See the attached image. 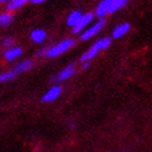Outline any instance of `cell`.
I'll list each match as a JSON object with an SVG mask.
<instances>
[{
  "mask_svg": "<svg viewBox=\"0 0 152 152\" xmlns=\"http://www.w3.org/2000/svg\"><path fill=\"white\" fill-rule=\"evenodd\" d=\"M18 76V72L15 70H11L8 72H4V74H0V82H5V81H10L12 79H15Z\"/></svg>",
  "mask_w": 152,
  "mask_h": 152,
  "instance_id": "obj_16",
  "label": "cell"
},
{
  "mask_svg": "<svg viewBox=\"0 0 152 152\" xmlns=\"http://www.w3.org/2000/svg\"><path fill=\"white\" fill-rule=\"evenodd\" d=\"M21 54H23L21 48H19V46H12V48H9V49L5 50V53H4V59H5L6 61L10 62V61H14L15 59H18Z\"/></svg>",
  "mask_w": 152,
  "mask_h": 152,
  "instance_id": "obj_7",
  "label": "cell"
},
{
  "mask_svg": "<svg viewBox=\"0 0 152 152\" xmlns=\"http://www.w3.org/2000/svg\"><path fill=\"white\" fill-rule=\"evenodd\" d=\"M75 72V65L74 64H70L67 65L66 67H64L62 70L60 71V74L55 77V81H64V80H67L69 77H71Z\"/></svg>",
  "mask_w": 152,
  "mask_h": 152,
  "instance_id": "obj_8",
  "label": "cell"
},
{
  "mask_svg": "<svg viewBox=\"0 0 152 152\" xmlns=\"http://www.w3.org/2000/svg\"><path fill=\"white\" fill-rule=\"evenodd\" d=\"M12 15L10 12H4V14H0V28H5L9 26L12 21Z\"/></svg>",
  "mask_w": 152,
  "mask_h": 152,
  "instance_id": "obj_14",
  "label": "cell"
},
{
  "mask_svg": "<svg viewBox=\"0 0 152 152\" xmlns=\"http://www.w3.org/2000/svg\"><path fill=\"white\" fill-rule=\"evenodd\" d=\"M60 94H61V87L59 85H55L51 88H49V91H46V94L41 97V101L42 102H53L60 96Z\"/></svg>",
  "mask_w": 152,
  "mask_h": 152,
  "instance_id": "obj_5",
  "label": "cell"
},
{
  "mask_svg": "<svg viewBox=\"0 0 152 152\" xmlns=\"http://www.w3.org/2000/svg\"><path fill=\"white\" fill-rule=\"evenodd\" d=\"M29 1H31L33 4H41L44 1H46V0H29Z\"/></svg>",
  "mask_w": 152,
  "mask_h": 152,
  "instance_id": "obj_19",
  "label": "cell"
},
{
  "mask_svg": "<svg viewBox=\"0 0 152 152\" xmlns=\"http://www.w3.org/2000/svg\"><path fill=\"white\" fill-rule=\"evenodd\" d=\"M3 45H4L6 49L12 48V45H14V39H12V37H5L4 41H3Z\"/></svg>",
  "mask_w": 152,
  "mask_h": 152,
  "instance_id": "obj_17",
  "label": "cell"
},
{
  "mask_svg": "<svg viewBox=\"0 0 152 152\" xmlns=\"http://www.w3.org/2000/svg\"><path fill=\"white\" fill-rule=\"evenodd\" d=\"M5 1H8V0H0V3H5Z\"/></svg>",
  "mask_w": 152,
  "mask_h": 152,
  "instance_id": "obj_21",
  "label": "cell"
},
{
  "mask_svg": "<svg viewBox=\"0 0 152 152\" xmlns=\"http://www.w3.org/2000/svg\"><path fill=\"white\" fill-rule=\"evenodd\" d=\"M26 1H29V0H10V1L6 4V10L8 11H14V10H16L19 8H21V6Z\"/></svg>",
  "mask_w": 152,
  "mask_h": 152,
  "instance_id": "obj_13",
  "label": "cell"
},
{
  "mask_svg": "<svg viewBox=\"0 0 152 152\" xmlns=\"http://www.w3.org/2000/svg\"><path fill=\"white\" fill-rule=\"evenodd\" d=\"M92 20H94V14H92V12H86V14H84V15L81 16L80 21L72 28V30H74L72 33H74V34H79L80 31L84 30Z\"/></svg>",
  "mask_w": 152,
  "mask_h": 152,
  "instance_id": "obj_4",
  "label": "cell"
},
{
  "mask_svg": "<svg viewBox=\"0 0 152 152\" xmlns=\"http://www.w3.org/2000/svg\"><path fill=\"white\" fill-rule=\"evenodd\" d=\"M30 37H31V40H33L34 42L40 44V42H42L44 40L46 39V33L42 29H34L33 31H31Z\"/></svg>",
  "mask_w": 152,
  "mask_h": 152,
  "instance_id": "obj_10",
  "label": "cell"
},
{
  "mask_svg": "<svg viewBox=\"0 0 152 152\" xmlns=\"http://www.w3.org/2000/svg\"><path fill=\"white\" fill-rule=\"evenodd\" d=\"M110 44H111V37H105V39L97 40L84 55L81 56L80 61H82V62H88V61L92 60L95 56L99 54V51H101V50H105V49L109 48Z\"/></svg>",
  "mask_w": 152,
  "mask_h": 152,
  "instance_id": "obj_1",
  "label": "cell"
},
{
  "mask_svg": "<svg viewBox=\"0 0 152 152\" xmlns=\"http://www.w3.org/2000/svg\"><path fill=\"white\" fill-rule=\"evenodd\" d=\"M81 16H82V14L79 11V10H75V11H72L70 15L67 16V20H66V24L69 25V26H71V28H74L76 24H77L79 21H80V19H81Z\"/></svg>",
  "mask_w": 152,
  "mask_h": 152,
  "instance_id": "obj_11",
  "label": "cell"
},
{
  "mask_svg": "<svg viewBox=\"0 0 152 152\" xmlns=\"http://www.w3.org/2000/svg\"><path fill=\"white\" fill-rule=\"evenodd\" d=\"M129 30H130V24L129 23H124V24L118 25V26H116L115 29H113L112 37H113V39H118V37L124 36Z\"/></svg>",
  "mask_w": 152,
  "mask_h": 152,
  "instance_id": "obj_9",
  "label": "cell"
},
{
  "mask_svg": "<svg viewBox=\"0 0 152 152\" xmlns=\"http://www.w3.org/2000/svg\"><path fill=\"white\" fill-rule=\"evenodd\" d=\"M33 61L31 60H24V61H21L20 64H18L16 66H15V69L14 70L19 74V72H24V71H29L31 67H33Z\"/></svg>",
  "mask_w": 152,
  "mask_h": 152,
  "instance_id": "obj_12",
  "label": "cell"
},
{
  "mask_svg": "<svg viewBox=\"0 0 152 152\" xmlns=\"http://www.w3.org/2000/svg\"><path fill=\"white\" fill-rule=\"evenodd\" d=\"M127 0H111V6H110V14H113L118 9H121L122 6L126 5Z\"/></svg>",
  "mask_w": 152,
  "mask_h": 152,
  "instance_id": "obj_15",
  "label": "cell"
},
{
  "mask_svg": "<svg viewBox=\"0 0 152 152\" xmlns=\"http://www.w3.org/2000/svg\"><path fill=\"white\" fill-rule=\"evenodd\" d=\"M104 26H105V20H104V19H100L99 21H96V23L92 25V26H90L87 30H85L84 33L81 34V36H80L81 40H88V39H91V37L96 35L99 31L102 30Z\"/></svg>",
  "mask_w": 152,
  "mask_h": 152,
  "instance_id": "obj_3",
  "label": "cell"
},
{
  "mask_svg": "<svg viewBox=\"0 0 152 152\" xmlns=\"http://www.w3.org/2000/svg\"><path fill=\"white\" fill-rule=\"evenodd\" d=\"M90 66V62H82V70H86Z\"/></svg>",
  "mask_w": 152,
  "mask_h": 152,
  "instance_id": "obj_20",
  "label": "cell"
},
{
  "mask_svg": "<svg viewBox=\"0 0 152 152\" xmlns=\"http://www.w3.org/2000/svg\"><path fill=\"white\" fill-rule=\"evenodd\" d=\"M45 53H46V49H42V50H40V51L36 54V56H37V58H41V56L45 55Z\"/></svg>",
  "mask_w": 152,
  "mask_h": 152,
  "instance_id": "obj_18",
  "label": "cell"
},
{
  "mask_svg": "<svg viewBox=\"0 0 152 152\" xmlns=\"http://www.w3.org/2000/svg\"><path fill=\"white\" fill-rule=\"evenodd\" d=\"M74 44H75V41L72 39H65V40L60 41L59 44H56L55 46L50 48V49H46L45 56H48V58H56V56L64 54L70 48H72Z\"/></svg>",
  "mask_w": 152,
  "mask_h": 152,
  "instance_id": "obj_2",
  "label": "cell"
},
{
  "mask_svg": "<svg viewBox=\"0 0 152 152\" xmlns=\"http://www.w3.org/2000/svg\"><path fill=\"white\" fill-rule=\"evenodd\" d=\"M110 6H111V0H102L96 8V16L99 19H105L107 14H110Z\"/></svg>",
  "mask_w": 152,
  "mask_h": 152,
  "instance_id": "obj_6",
  "label": "cell"
}]
</instances>
